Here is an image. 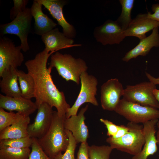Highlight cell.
I'll list each match as a JSON object with an SVG mask.
<instances>
[{
	"label": "cell",
	"mask_w": 159,
	"mask_h": 159,
	"mask_svg": "<svg viewBox=\"0 0 159 159\" xmlns=\"http://www.w3.org/2000/svg\"><path fill=\"white\" fill-rule=\"evenodd\" d=\"M54 52L44 49L33 59L27 61L25 65L34 80V97L38 108L42 103L46 102L56 107L58 115L61 117L66 116L71 107L66 102L64 92L59 91L54 83L51 74L52 69L47 67L48 59Z\"/></svg>",
	"instance_id": "obj_1"
},
{
	"label": "cell",
	"mask_w": 159,
	"mask_h": 159,
	"mask_svg": "<svg viewBox=\"0 0 159 159\" xmlns=\"http://www.w3.org/2000/svg\"><path fill=\"white\" fill-rule=\"evenodd\" d=\"M65 130L69 138L68 146L64 153H59L54 159H75L74 154L77 143L72 132L68 130Z\"/></svg>",
	"instance_id": "obj_28"
},
{
	"label": "cell",
	"mask_w": 159,
	"mask_h": 159,
	"mask_svg": "<svg viewBox=\"0 0 159 159\" xmlns=\"http://www.w3.org/2000/svg\"><path fill=\"white\" fill-rule=\"evenodd\" d=\"M112 150L110 145L89 146V156L90 159H110Z\"/></svg>",
	"instance_id": "obj_26"
},
{
	"label": "cell",
	"mask_w": 159,
	"mask_h": 159,
	"mask_svg": "<svg viewBox=\"0 0 159 159\" xmlns=\"http://www.w3.org/2000/svg\"><path fill=\"white\" fill-rule=\"evenodd\" d=\"M52 108L46 102L43 103L38 106L34 122L29 124L28 127L29 137L38 139L46 133L52 122L54 111Z\"/></svg>",
	"instance_id": "obj_10"
},
{
	"label": "cell",
	"mask_w": 159,
	"mask_h": 159,
	"mask_svg": "<svg viewBox=\"0 0 159 159\" xmlns=\"http://www.w3.org/2000/svg\"><path fill=\"white\" fill-rule=\"evenodd\" d=\"M151 9L153 13L151 14L150 12H148L147 14L148 17L159 22V4H153Z\"/></svg>",
	"instance_id": "obj_34"
},
{
	"label": "cell",
	"mask_w": 159,
	"mask_h": 159,
	"mask_svg": "<svg viewBox=\"0 0 159 159\" xmlns=\"http://www.w3.org/2000/svg\"><path fill=\"white\" fill-rule=\"evenodd\" d=\"M114 111L130 122L137 124L159 119L157 109L128 101L123 97L120 99Z\"/></svg>",
	"instance_id": "obj_5"
},
{
	"label": "cell",
	"mask_w": 159,
	"mask_h": 159,
	"mask_svg": "<svg viewBox=\"0 0 159 159\" xmlns=\"http://www.w3.org/2000/svg\"><path fill=\"white\" fill-rule=\"evenodd\" d=\"M159 27V22L148 17L147 13H140L132 19L128 28L124 31V36L125 38L133 36L141 40L146 37L147 33Z\"/></svg>",
	"instance_id": "obj_15"
},
{
	"label": "cell",
	"mask_w": 159,
	"mask_h": 159,
	"mask_svg": "<svg viewBox=\"0 0 159 159\" xmlns=\"http://www.w3.org/2000/svg\"><path fill=\"white\" fill-rule=\"evenodd\" d=\"M18 69L12 67L5 69L0 74L1 92L7 96L20 97L21 92L18 85Z\"/></svg>",
	"instance_id": "obj_21"
},
{
	"label": "cell",
	"mask_w": 159,
	"mask_h": 159,
	"mask_svg": "<svg viewBox=\"0 0 159 159\" xmlns=\"http://www.w3.org/2000/svg\"><path fill=\"white\" fill-rule=\"evenodd\" d=\"M156 88V85L150 81L127 85L124 89L123 97L128 101L157 109L159 104L153 93Z\"/></svg>",
	"instance_id": "obj_7"
},
{
	"label": "cell",
	"mask_w": 159,
	"mask_h": 159,
	"mask_svg": "<svg viewBox=\"0 0 159 159\" xmlns=\"http://www.w3.org/2000/svg\"><path fill=\"white\" fill-rule=\"evenodd\" d=\"M158 121V119H155L143 123L145 139L143 148L139 153L133 156L132 159H147L149 156L157 152V141L155 134L156 126Z\"/></svg>",
	"instance_id": "obj_18"
},
{
	"label": "cell",
	"mask_w": 159,
	"mask_h": 159,
	"mask_svg": "<svg viewBox=\"0 0 159 159\" xmlns=\"http://www.w3.org/2000/svg\"><path fill=\"white\" fill-rule=\"evenodd\" d=\"M159 47L158 27L152 30L151 34L148 37L140 40L138 44L126 53L122 60L128 62L131 59L135 58L139 56H145L154 47Z\"/></svg>",
	"instance_id": "obj_19"
},
{
	"label": "cell",
	"mask_w": 159,
	"mask_h": 159,
	"mask_svg": "<svg viewBox=\"0 0 159 159\" xmlns=\"http://www.w3.org/2000/svg\"><path fill=\"white\" fill-rule=\"evenodd\" d=\"M49 67H55L59 74L67 81L72 80L78 85L80 76L86 72L88 67L85 62L80 58H76L69 54L59 52L51 55Z\"/></svg>",
	"instance_id": "obj_3"
},
{
	"label": "cell",
	"mask_w": 159,
	"mask_h": 159,
	"mask_svg": "<svg viewBox=\"0 0 159 159\" xmlns=\"http://www.w3.org/2000/svg\"><path fill=\"white\" fill-rule=\"evenodd\" d=\"M18 82L22 97L29 100L34 97L35 83L32 77L28 73L18 69Z\"/></svg>",
	"instance_id": "obj_23"
},
{
	"label": "cell",
	"mask_w": 159,
	"mask_h": 159,
	"mask_svg": "<svg viewBox=\"0 0 159 159\" xmlns=\"http://www.w3.org/2000/svg\"><path fill=\"white\" fill-rule=\"evenodd\" d=\"M124 89L117 78L111 79L104 83L101 88L100 101L102 108L105 110H115Z\"/></svg>",
	"instance_id": "obj_11"
},
{
	"label": "cell",
	"mask_w": 159,
	"mask_h": 159,
	"mask_svg": "<svg viewBox=\"0 0 159 159\" xmlns=\"http://www.w3.org/2000/svg\"><path fill=\"white\" fill-rule=\"evenodd\" d=\"M42 6L37 0H34L30 8L34 20V32L41 36L55 28L57 25L56 23L43 12Z\"/></svg>",
	"instance_id": "obj_20"
},
{
	"label": "cell",
	"mask_w": 159,
	"mask_h": 159,
	"mask_svg": "<svg viewBox=\"0 0 159 159\" xmlns=\"http://www.w3.org/2000/svg\"><path fill=\"white\" fill-rule=\"evenodd\" d=\"M153 93L159 104V90L156 88L155 89L153 90Z\"/></svg>",
	"instance_id": "obj_37"
},
{
	"label": "cell",
	"mask_w": 159,
	"mask_h": 159,
	"mask_svg": "<svg viewBox=\"0 0 159 159\" xmlns=\"http://www.w3.org/2000/svg\"><path fill=\"white\" fill-rule=\"evenodd\" d=\"M88 107L87 105L81 109L77 115L66 118L64 121L65 129L72 132L77 144L86 142L89 137V130L85 123L84 115Z\"/></svg>",
	"instance_id": "obj_14"
},
{
	"label": "cell",
	"mask_w": 159,
	"mask_h": 159,
	"mask_svg": "<svg viewBox=\"0 0 159 159\" xmlns=\"http://www.w3.org/2000/svg\"><path fill=\"white\" fill-rule=\"evenodd\" d=\"M44 6L62 28L63 32L67 37L72 39L76 35V31L72 25L69 24L64 16L63 9L67 3L64 0H37Z\"/></svg>",
	"instance_id": "obj_13"
},
{
	"label": "cell",
	"mask_w": 159,
	"mask_h": 159,
	"mask_svg": "<svg viewBox=\"0 0 159 159\" xmlns=\"http://www.w3.org/2000/svg\"><path fill=\"white\" fill-rule=\"evenodd\" d=\"M89 147L87 141L81 143L77 153V159H90L88 153Z\"/></svg>",
	"instance_id": "obj_33"
},
{
	"label": "cell",
	"mask_w": 159,
	"mask_h": 159,
	"mask_svg": "<svg viewBox=\"0 0 159 159\" xmlns=\"http://www.w3.org/2000/svg\"><path fill=\"white\" fill-rule=\"evenodd\" d=\"M29 148H0V159H28L31 152Z\"/></svg>",
	"instance_id": "obj_25"
},
{
	"label": "cell",
	"mask_w": 159,
	"mask_h": 159,
	"mask_svg": "<svg viewBox=\"0 0 159 159\" xmlns=\"http://www.w3.org/2000/svg\"><path fill=\"white\" fill-rule=\"evenodd\" d=\"M122 7L121 14L116 21L122 29L124 31L132 21L131 12L133 8L135 0H120Z\"/></svg>",
	"instance_id": "obj_24"
},
{
	"label": "cell",
	"mask_w": 159,
	"mask_h": 159,
	"mask_svg": "<svg viewBox=\"0 0 159 159\" xmlns=\"http://www.w3.org/2000/svg\"><path fill=\"white\" fill-rule=\"evenodd\" d=\"M145 74L150 82L155 85H159V77L158 78H155L147 72L145 73Z\"/></svg>",
	"instance_id": "obj_36"
},
{
	"label": "cell",
	"mask_w": 159,
	"mask_h": 159,
	"mask_svg": "<svg viewBox=\"0 0 159 159\" xmlns=\"http://www.w3.org/2000/svg\"><path fill=\"white\" fill-rule=\"evenodd\" d=\"M80 90L78 96L72 106L69 108L66 115V118L77 115L79 108L83 104L89 102L98 106L95 97L97 95L98 81L94 76L89 75L87 72H83L80 76Z\"/></svg>",
	"instance_id": "obj_8"
},
{
	"label": "cell",
	"mask_w": 159,
	"mask_h": 159,
	"mask_svg": "<svg viewBox=\"0 0 159 159\" xmlns=\"http://www.w3.org/2000/svg\"><path fill=\"white\" fill-rule=\"evenodd\" d=\"M46 51L55 52L58 50L72 47L80 46V44H73L74 40L67 37L58 28H55L41 36Z\"/></svg>",
	"instance_id": "obj_17"
},
{
	"label": "cell",
	"mask_w": 159,
	"mask_h": 159,
	"mask_svg": "<svg viewBox=\"0 0 159 159\" xmlns=\"http://www.w3.org/2000/svg\"><path fill=\"white\" fill-rule=\"evenodd\" d=\"M32 17L30 8L26 7L11 22L0 25L1 36L7 34L17 35L20 40L22 50L27 52L30 49L28 37L30 32Z\"/></svg>",
	"instance_id": "obj_6"
},
{
	"label": "cell",
	"mask_w": 159,
	"mask_h": 159,
	"mask_svg": "<svg viewBox=\"0 0 159 159\" xmlns=\"http://www.w3.org/2000/svg\"><path fill=\"white\" fill-rule=\"evenodd\" d=\"M20 45L16 46L11 40L5 37L0 39V74L6 68L16 69L21 66L24 61Z\"/></svg>",
	"instance_id": "obj_9"
},
{
	"label": "cell",
	"mask_w": 159,
	"mask_h": 159,
	"mask_svg": "<svg viewBox=\"0 0 159 159\" xmlns=\"http://www.w3.org/2000/svg\"><path fill=\"white\" fill-rule=\"evenodd\" d=\"M20 114L13 111L9 112L0 108V132L12 125L16 120Z\"/></svg>",
	"instance_id": "obj_29"
},
{
	"label": "cell",
	"mask_w": 159,
	"mask_h": 159,
	"mask_svg": "<svg viewBox=\"0 0 159 159\" xmlns=\"http://www.w3.org/2000/svg\"><path fill=\"white\" fill-rule=\"evenodd\" d=\"M129 129L127 125H119L118 130L116 134L113 136L110 137L113 139H117L123 136L129 131Z\"/></svg>",
	"instance_id": "obj_35"
},
{
	"label": "cell",
	"mask_w": 159,
	"mask_h": 159,
	"mask_svg": "<svg viewBox=\"0 0 159 159\" xmlns=\"http://www.w3.org/2000/svg\"><path fill=\"white\" fill-rule=\"evenodd\" d=\"M93 34L97 41L103 45L119 44L125 38L124 31L116 21L111 20L95 27Z\"/></svg>",
	"instance_id": "obj_12"
},
{
	"label": "cell",
	"mask_w": 159,
	"mask_h": 159,
	"mask_svg": "<svg viewBox=\"0 0 159 159\" xmlns=\"http://www.w3.org/2000/svg\"><path fill=\"white\" fill-rule=\"evenodd\" d=\"M126 125L129 129L127 133L117 139L109 137L106 141L113 149L135 156L140 152L145 143L143 125L130 122Z\"/></svg>",
	"instance_id": "obj_4"
},
{
	"label": "cell",
	"mask_w": 159,
	"mask_h": 159,
	"mask_svg": "<svg viewBox=\"0 0 159 159\" xmlns=\"http://www.w3.org/2000/svg\"><path fill=\"white\" fill-rule=\"evenodd\" d=\"M100 121L105 125L107 128V135L109 137H112L116 134L118 130L119 125L107 120L103 118H100Z\"/></svg>",
	"instance_id": "obj_32"
},
{
	"label": "cell",
	"mask_w": 159,
	"mask_h": 159,
	"mask_svg": "<svg viewBox=\"0 0 159 159\" xmlns=\"http://www.w3.org/2000/svg\"><path fill=\"white\" fill-rule=\"evenodd\" d=\"M157 126L158 129L157 132L156 137L157 141V144L159 145V120L157 123Z\"/></svg>",
	"instance_id": "obj_38"
},
{
	"label": "cell",
	"mask_w": 159,
	"mask_h": 159,
	"mask_svg": "<svg viewBox=\"0 0 159 159\" xmlns=\"http://www.w3.org/2000/svg\"><path fill=\"white\" fill-rule=\"evenodd\" d=\"M14 6L10 11V19L13 20L21 12L24 11L29 2L28 0H13Z\"/></svg>",
	"instance_id": "obj_31"
},
{
	"label": "cell",
	"mask_w": 159,
	"mask_h": 159,
	"mask_svg": "<svg viewBox=\"0 0 159 159\" xmlns=\"http://www.w3.org/2000/svg\"><path fill=\"white\" fill-rule=\"evenodd\" d=\"M66 116H59L54 111L52 123L46 133L37 141L47 155L54 159L65 152L69 144V138L64 127Z\"/></svg>",
	"instance_id": "obj_2"
},
{
	"label": "cell",
	"mask_w": 159,
	"mask_h": 159,
	"mask_svg": "<svg viewBox=\"0 0 159 159\" xmlns=\"http://www.w3.org/2000/svg\"><path fill=\"white\" fill-rule=\"evenodd\" d=\"M32 138L29 136L20 138L0 140V148L11 147L23 148L31 147L32 143Z\"/></svg>",
	"instance_id": "obj_27"
},
{
	"label": "cell",
	"mask_w": 159,
	"mask_h": 159,
	"mask_svg": "<svg viewBox=\"0 0 159 159\" xmlns=\"http://www.w3.org/2000/svg\"><path fill=\"white\" fill-rule=\"evenodd\" d=\"M32 150L28 159H54L48 156L38 143L37 139L32 138Z\"/></svg>",
	"instance_id": "obj_30"
},
{
	"label": "cell",
	"mask_w": 159,
	"mask_h": 159,
	"mask_svg": "<svg viewBox=\"0 0 159 159\" xmlns=\"http://www.w3.org/2000/svg\"><path fill=\"white\" fill-rule=\"evenodd\" d=\"M30 121L29 116L20 114L12 125L0 132V140L20 138L29 136L27 129Z\"/></svg>",
	"instance_id": "obj_22"
},
{
	"label": "cell",
	"mask_w": 159,
	"mask_h": 159,
	"mask_svg": "<svg viewBox=\"0 0 159 159\" xmlns=\"http://www.w3.org/2000/svg\"><path fill=\"white\" fill-rule=\"evenodd\" d=\"M0 108L9 111H15L22 115L28 116L38 109L35 102L22 97H12L0 94Z\"/></svg>",
	"instance_id": "obj_16"
}]
</instances>
